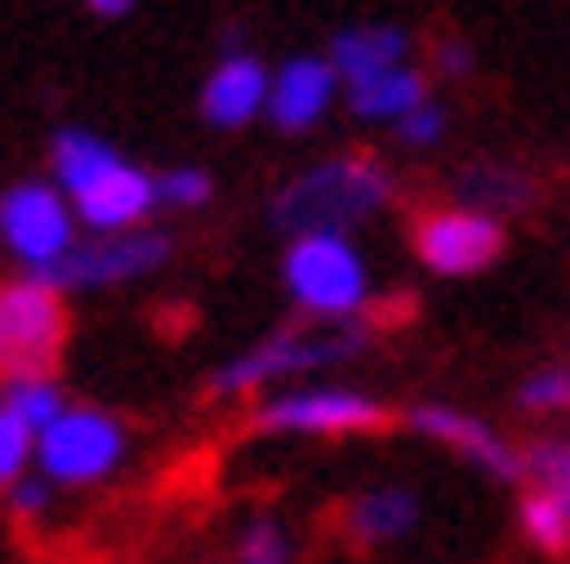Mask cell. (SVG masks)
Here are the masks:
<instances>
[{
	"mask_svg": "<svg viewBox=\"0 0 570 564\" xmlns=\"http://www.w3.org/2000/svg\"><path fill=\"white\" fill-rule=\"evenodd\" d=\"M393 203V172L374 153H330L305 165L279 197L266 203V222L279 235H355Z\"/></svg>",
	"mask_w": 570,
	"mask_h": 564,
	"instance_id": "6da1fadb",
	"label": "cell"
},
{
	"mask_svg": "<svg viewBox=\"0 0 570 564\" xmlns=\"http://www.w3.org/2000/svg\"><path fill=\"white\" fill-rule=\"evenodd\" d=\"M51 172H58L63 197L77 203L82 228H96V235L146 228V216L159 210V172H140L89 127H63L51 140Z\"/></svg>",
	"mask_w": 570,
	"mask_h": 564,
	"instance_id": "7a4b0ae2",
	"label": "cell"
},
{
	"mask_svg": "<svg viewBox=\"0 0 570 564\" xmlns=\"http://www.w3.org/2000/svg\"><path fill=\"white\" fill-rule=\"evenodd\" d=\"M367 349V323H311V330H273L261 343L223 362L209 375L216 400H247V393H279L292 381H317L330 368L355 362Z\"/></svg>",
	"mask_w": 570,
	"mask_h": 564,
	"instance_id": "3957f363",
	"label": "cell"
},
{
	"mask_svg": "<svg viewBox=\"0 0 570 564\" xmlns=\"http://www.w3.org/2000/svg\"><path fill=\"white\" fill-rule=\"evenodd\" d=\"M279 280L311 323H362L374 311V266L355 235H292Z\"/></svg>",
	"mask_w": 570,
	"mask_h": 564,
	"instance_id": "277c9868",
	"label": "cell"
},
{
	"mask_svg": "<svg viewBox=\"0 0 570 564\" xmlns=\"http://www.w3.org/2000/svg\"><path fill=\"white\" fill-rule=\"evenodd\" d=\"M400 419L374 387L355 381H292L279 393H261L254 406V431L266 438H374Z\"/></svg>",
	"mask_w": 570,
	"mask_h": 564,
	"instance_id": "5b68a950",
	"label": "cell"
},
{
	"mask_svg": "<svg viewBox=\"0 0 570 564\" xmlns=\"http://www.w3.org/2000/svg\"><path fill=\"white\" fill-rule=\"evenodd\" d=\"M412 261L425 266L431 280H475L508 254V222L475 210V203H425L406 228Z\"/></svg>",
	"mask_w": 570,
	"mask_h": 564,
	"instance_id": "8992f818",
	"label": "cell"
},
{
	"mask_svg": "<svg viewBox=\"0 0 570 564\" xmlns=\"http://www.w3.org/2000/svg\"><path fill=\"white\" fill-rule=\"evenodd\" d=\"M70 337L63 318V292L39 273L0 285V381H20V375H51Z\"/></svg>",
	"mask_w": 570,
	"mask_h": 564,
	"instance_id": "52a82bcc",
	"label": "cell"
},
{
	"mask_svg": "<svg viewBox=\"0 0 570 564\" xmlns=\"http://www.w3.org/2000/svg\"><path fill=\"white\" fill-rule=\"evenodd\" d=\"M77 222L82 216H77V203L63 197V184L26 178V184H13V191L0 197V247H7L26 273H39L45 280V273L82 242Z\"/></svg>",
	"mask_w": 570,
	"mask_h": 564,
	"instance_id": "ba28073f",
	"label": "cell"
},
{
	"mask_svg": "<svg viewBox=\"0 0 570 564\" xmlns=\"http://www.w3.org/2000/svg\"><path fill=\"white\" fill-rule=\"evenodd\" d=\"M127 464V425L102 406H63V419L39 431V476L58 488H89L108 483Z\"/></svg>",
	"mask_w": 570,
	"mask_h": 564,
	"instance_id": "9c48e42d",
	"label": "cell"
},
{
	"mask_svg": "<svg viewBox=\"0 0 570 564\" xmlns=\"http://www.w3.org/2000/svg\"><path fill=\"white\" fill-rule=\"evenodd\" d=\"M406 425L425 444H438V450H450V457H463L469 469L494 476V483H527V450H520L508 431H494L482 412H469V406L419 400V406H406Z\"/></svg>",
	"mask_w": 570,
	"mask_h": 564,
	"instance_id": "30bf717a",
	"label": "cell"
},
{
	"mask_svg": "<svg viewBox=\"0 0 570 564\" xmlns=\"http://www.w3.org/2000/svg\"><path fill=\"white\" fill-rule=\"evenodd\" d=\"M171 261V235L159 228H121V235H89L63 254L45 280L58 292H102V285H134Z\"/></svg>",
	"mask_w": 570,
	"mask_h": 564,
	"instance_id": "8fae6325",
	"label": "cell"
},
{
	"mask_svg": "<svg viewBox=\"0 0 570 564\" xmlns=\"http://www.w3.org/2000/svg\"><path fill=\"white\" fill-rule=\"evenodd\" d=\"M336 64L330 51H298V58H285L273 70V101H266V121L279 127V134H311V127L330 121V108H336Z\"/></svg>",
	"mask_w": 570,
	"mask_h": 564,
	"instance_id": "7c38bea8",
	"label": "cell"
},
{
	"mask_svg": "<svg viewBox=\"0 0 570 564\" xmlns=\"http://www.w3.org/2000/svg\"><path fill=\"white\" fill-rule=\"evenodd\" d=\"M266 101H273V64H261L254 51H228L216 58V70L204 77V108L209 127H223V134H242V127L266 121Z\"/></svg>",
	"mask_w": 570,
	"mask_h": 564,
	"instance_id": "4fadbf2b",
	"label": "cell"
},
{
	"mask_svg": "<svg viewBox=\"0 0 570 564\" xmlns=\"http://www.w3.org/2000/svg\"><path fill=\"white\" fill-rule=\"evenodd\" d=\"M425 521V502H419V488L406 483H367L355 488L343 507H336V526H343L348 545H393V539H412Z\"/></svg>",
	"mask_w": 570,
	"mask_h": 564,
	"instance_id": "5bb4252c",
	"label": "cell"
},
{
	"mask_svg": "<svg viewBox=\"0 0 570 564\" xmlns=\"http://www.w3.org/2000/svg\"><path fill=\"white\" fill-rule=\"evenodd\" d=\"M343 96H348V115H355V121L387 127V134H393L419 101L438 96V82H431L425 64L412 58V64H393V70H381V77H367V82H348Z\"/></svg>",
	"mask_w": 570,
	"mask_h": 564,
	"instance_id": "9a60e30c",
	"label": "cell"
},
{
	"mask_svg": "<svg viewBox=\"0 0 570 564\" xmlns=\"http://www.w3.org/2000/svg\"><path fill=\"white\" fill-rule=\"evenodd\" d=\"M330 64H336V77L348 82H367L393 70V64H412V32L393 20H362V26H343L336 39H330Z\"/></svg>",
	"mask_w": 570,
	"mask_h": 564,
	"instance_id": "2e32d148",
	"label": "cell"
},
{
	"mask_svg": "<svg viewBox=\"0 0 570 564\" xmlns=\"http://www.w3.org/2000/svg\"><path fill=\"white\" fill-rule=\"evenodd\" d=\"M456 197L508 222L539 197V178H532L527 165H508V159H469L463 172H456Z\"/></svg>",
	"mask_w": 570,
	"mask_h": 564,
	"instance_id": "e0dca14e",
	"label": "cell"
},
{
	"mask_svg": "<svg viewBox=\"0 0 570 564\" xmlns=\"http://www.w3.org/2000/svg\"><path fill=\"white\" fill-rule=\"evenodd\" d=\"M520 539L546 558H570V507L551 488L520 483Z\"/></svg>",
	"mask_w": 570,
	"mask_h": 564,
	"instance_id": "ac0fdd59",
	"label": "cell"
},
{
	"mask_svg": "<svg viewBox=\"0 0 570 564\" xmlns=\"http://www.w3.org/2000/svg\"><path fill=\"white\" fill-rule=\"evenodd\" d=\"M0 406H7L32 438H39V431H51V425L63 419V387L51 381V375H20V381H7Z\"/></svg>",
	"mask_w": 570,
	"mask_h": 564,
	"instance_id": "d6986e66",
	"label": "cell"
},
{
	"mask_svg": "<svg viewBox=\"0 0 570 564\" xmlns=\"http://www.w3.org/2000/svg\"><path fill=\"white\" fill-rule=\"evenodd\" d=\"M235 564H298V533L279 514H254L235 533Z\"/></svg>",
	"mask_w": 570,
	"mask_h": 564,
	"instance_id": "ffe728a7",
	"label": "cell"
},
{
	"mask_svg": "<svg viewBox=\"0 0 570 564\" xmlns=\"http://www.w3.org/2000/svg\"><path fill=\"white\" fill-rule=\"evenodd\" d=\"M513 400H520V412H532V419H564L570 412V362L532 368L527 381L513 387Z\"/></svg>",
	"mask_w": 570,
	"mask_h": 564,
	"instance_id": "44dd1931",
	"label": "cell"
},
{
	"mask_svg": "<svg viewBox=\"0 0 570 564\" xmlns=\"http://www.w3.org/2000/svg\"><path fill=\"white\" fill-rule=\"evenodd\" d=\"M527 483L551 488L570 507V438H532L527 444Z\"/></svg>",
	"mask_w": 570,
	"mask_h": 564,
	"instance_id": "7402d4cb",
	"label": "cell"
},
{
	"mask_svg": "<svg viewBox=\"0 0 570 564\" xmlns=\"http://www.w3.org/2000/svg\"><path fill=\"white\" fill-rule=\"evenodd\" d=\"M216 197V178H209L204 165H171L159 172V210H204Z\"/></svg>",
	"mask_w": 570,
	"mask_h": 564,
	"instance_id": "603a6c76",
	"label": "cell"
},
{
	"mask_svg": "<svg viewBox=\"0 0 570 564\" xmlns=\"http://www.w3.org/2000/svg\"><path fill=\"white\" fill-rule=\"evenodd\" d=\"M444 127H450V108H444L438 96H431V101H419L406 121L393 127L387 140H393V146H406V153H431V146L444 140Z\"/></svg>",
	"mask_w": 570,
	"mask_h": 564,
	"instance_id": "cb8c5ba5",
	"label": "cell"
},
{
	"mask_svg": "<svg viewBox=\"0 0 570 564\" xmlns=\"http://www.w3.org/2000/svg\"><path fill=\"white\" fill-rule=\"evenodd\" d=\"M32 457H39V438H32V431H26V425L13 419L7 406H0V488H13V483H20Z\"/></svg>",
	"mask_w": 570,
	"mask_h": 564,
	"instance_id": "d4e9b609",
	"label": "cell"
},
{
	"mask_svg": "<svg viewBox=\"0 0 570 564\" xmlns=\"http://www.w3.org/2000/svg\"><path fill=\"white\" fill-rule=\"evenodd\" d=\"M425 70L438 82H463V77H475V51H469L463 39H438L431 45V58H425Z\"/></svg>",
	"mask_w": 570,
	"mask_h": 564,
	"instance_id": "484cf974",
	"label": "cell"
},
{
	"mask_svg": "<svg viewBox=\"0 0 570 564\" xmlns=\"http://www.w3.org/2000/svg\"><path fill=\"white\" fill-rule=\"evenodd\" d=\"M51 476H20V483L7 488V507H13V514H20V521H39L45 507H51Z\"/></svg>",
	"mask_w": 570,
	"mask_h": 564,
	"instance_id": "4316f807",
	"label": "cell"
},
{
	"mask_svg": "<svg viewBox=\"0 0 570 564\" xmlns=\"http://www.w3.org/2000/svg\"><path fill=\"white\" fill-rule=\"evenodd\" d=\"M89 13H102V20H121V13H134V0H82Z\"/></svg>",
	"mask_w": 570,
	"mask_h": 564,
	"instance_id": "83f0119b",
	"label": "cell"
}]
</instances>
